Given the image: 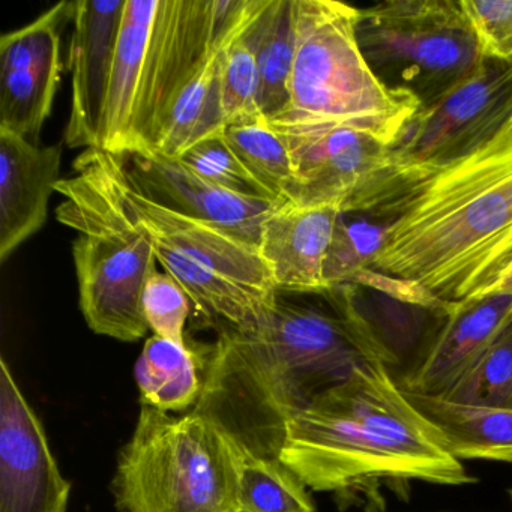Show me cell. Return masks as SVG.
Returning <instances> with one entry per match:
<instances>
[{
  "label": "cell",
  "mask_w": 512,
  "mask_h": 512,
  "mask_svg": "<svg viewBox=\"0 0 512 512\" xmlns=\"http://www.w3.org/2000/svg\"><path fill=\"white\" fill-rule=\"evenodd\" d=\"M355 289L278 292L259 323L224 328L191 410L220 428L239 455L280 460L284 427L295 413L359 368L395 362Z\"/></svg>",
  "instance_id": "1"
},
{
  "label": "cell",
  "mask_w": 512,
  "mask_h": 512,
  "mask_svg": "<svg viewBox=\"0 0 512 512\" xmlns=\"http://www.w3.org/2000/svg\"><path fill=\"white\" fill-rule=\"evenodd\" d=\"M356 211L385 227L368 271L412 287L424 310L505 290L512 277V140L439 167L395 169Z\"/></svg>",
  "instance_id": "2"
},
{
  "label": "cell",
  "mask_w": 512,
  "mask_h": 512,
  "mask_svg": "<svg viewBox=\"0 0 512 512\" xmlns=\"http://www.w3.org/2000/svg\"><path fill=\"white\" fill-rule=\"evenodd\" d=\"M280 460L311 490L368 512L385 511L388 493L409 499L415 482H478L386 364L359 368L295 413L284 427Z\"/></svg>",
  "instance_id": "3"
},
{
  "label": "cell",
  "mask_w": 512,
  "mask_h": 512,
  "mask_svg": "<svg viewBox=\"0 0 512 512\" xmlns=\"http://www.w3.org/2000/svg\"><path fill=\"white\" fill-rule=\"evenodd\" d=\"M56 193L64 197L56 218L77 232L73 257L86 323L98 335L140 340L149 331L143 290L158 260L148 233L110 184L101 149L82 152L74 175L61 179Z\"/></svg>",
  "instance_id": "4"
},
{
  "label": "cell",
  "mask_w": 512,
  "mask_h": 512,
  "mask_svg": "<svg viewBox=\"0 0 512 512\" xmlns=\"http://www.w3.org/2000/svg\"><path fill=\"white\" fill-rule=\"evenodd\" d=\"M101 158L119 199L148 233L158 263L203 317L248 329L269 313L278 290L259 248L149 196L131 178L122 155L101 149Z\"/></svg>",
  "instance_id": "5"
},
{
  "label": "cell",
  "mask_w": 512,
  "mask_h": 512,
  "mask_svg": "<svg viewBox=\"0 0 512 512\" xmlns=\"http://www.w3.org/2000/svg\"><path fill=\"white\" fill-rule=\"evenodd\" d=\"M358 17L335 0H293L289 106L277 116L353 128L392 146L421 107L377 79L359 47Z\"/></svg>",
  "instance_id": "6"
},
{
  "label": "cell",
  "mask_w": 512,
  "mask_h": 512,
  "mask_svg": "<svg viewBox=\"0 0 512 512\" xmlns=\"http://www.w3.org/2000/svg\"><path fill=\"white\" fill-rule=\"evenodd\" d=\"M238 452L220 428L142 404L112 482L119 512H238Z\"/></svg>",
  "instance_id": "7"
},
{
  "label": "cell",
  "mask_w": 512,
  "mask_h": 512,
  "mask_svg": "<svg viewBox=\"0 0 512 512\" xmlns=\"http://www.w3.org/2000/svg\"><path fill=\"white\" fill-rule=\"evenodd\" d=\"M356 37L377 79L421 110L436 106L487 61L460 0L373 5L359 10Z\"/></svg>",
  "instance_id": "8"
},
{
  "label": "cell",
  "mask_w": 512,
  "mask_h": 512,
  "mask_svg": "<svg viewBox=\"0 0 512 512\" xmlns=\"http://www.w3.org/2000/svg\"><path fill=\"white\" fill-rule=\"evenodd\" d=\"M265 5L266 0H158L128 154L151 148L179 92L247 31Z\"/></svg>",
  "instance_id": "9"
},
{
  "label": "cell",
  "mask_w": 512,
  "mask_h": 512,
  "mask_svg": "<svg viewBox=\"0 0 512 512\" xmlns=\"http://www.w3.org/2000/svg\"><path fill=\"white\" fill-rule=\"evenodd\" d=\"M268 121L289 149L295 178L286 202L292 205L352 211L395 166L391 146L371 134L289 116Z\"/></svg>",
  "instance_id": "10"
},
{
  "label": "cell",
  "mask_w": 512,
  "mask_h": 512,
  "mask_svg": "<svg viewBox=\"0 0 512 512\" xmlns=\"http://www.w3.org/2000/svg\"><path fill=\"white\" fill-rule=\"evenodd\" d=\"M512 121V65L487 59L436 106L421 110L391 146L398 169L439 167L493 142Z\"/></svg>",
  "instance_id": "11"
},
{
  "label": "cell",
  "mask_w": 512,
  "mask_h": 512,
  "mask_svg": "<svg viewBox=\"0 0 512 512\" xmlns=\"http://www.w3.org/2000/svg\"><path fill=\"white\" fill-rule=\"evenodd\" d=\"M73 2H59L0 40V128L38 143L62 82V29Z\"/></svg>",
  "instance_id": "12"
},
{
  "label": "cell",
  "mask_w": 512,
  "mask_h": 512,
  "mask_svg": "<svg viewBox=\"0 0 512 512\" xmlns=\"http://www.w3.org/2000/svg\"><path fill=\"white\" fill-rule=\"evenodd\" d=\"M70 493L40 418L0 359V512H67Z\"/></svg>",
  "instance_id": "13"
},
{
  "label": "cell",
  "mask_w": 512,
  "mask_h": 512,
  "mask_svg": "<svg viewBox=\"0 0 512 512\" xmlns=\"http://www.w3.org/2000/svg\"><path fill=\"white\" fill-rule=\"evenodd\" d=\"M122 157L131 178L149 196L257 248L263 223L284 203L230 193L191 172L178 158L167 157L155 149L146 148Z\"/></svg>",
  "instance_id": "14"
},
{
  "label": "cell",
  "mask_w": 512,
  "mask_h": 512,
  "mask_svg": "<svg viewBox=\"0 0 512 512\" xmlns=\"http://www.w3.org/2000/svg\"><path fill=\"white\" fill-rule=\"evenodd\" d=\"M415 367L404 376L407 394L443 398L478 362L512 320V289L449 302Z\"/></svg>",
  "instance_id": "15"
},
{
  "label": "cell",
  "mask_w": 512,
  "mask_h": 512,
  "mask_svg": "<svg viewBox=\"0 0 512 512\" xmlns=\"http://www.w3.org/2000/svg\"><path fill=\"white\" fill-rule=\"evenodd\" d=\"M127 0L73 2V35L68 67L71 74L68 148H98L101 118Z\"/></svg>",
  "instance_id": "16"
},
{
  "label": "cell",
  "mask_w": 512,
  "mask_h": 512,
  "mask_svg": "<svg viewBox=\"0 0 512 512\" xmlns=\"http://www.w3.org/2000/svg\"><path fill=\"white\" fill-rule=\"evenodd\" d=\"M61 164V146H41L0 128V262L43 229Z\"/></svg>",
  "instance_id": "17"
},
{
  "label": "cell",
  "mask_w": 512,
  "mask_h": 512,
  "mask_svg": "<svg viewBox=\"0 0 512 512\" xmlns=\"http://www.w3.org/2000/svg\"><path fill=\"white\" fill-rule=\"evenodd\" d=\"M338 214L329 206L302 208L284 202L266 218L259 253L278 292L329 290L325 262Z\"/></svg>",
  "instance_id": "18"
},
{
  "label": "cell",
  "mask_w": 512,
  "mask_h": 512,
  "mask_svg": "<svg viewBox=\"0 0 512 512\" xmlns=\"http://www.w3.org/2000/svg\"><path fill=\"white\" fill-rule=\"evenodd\" d=\"M158 0H127L110 73L98 148L127 155Z\"/></svg>",
  "instance_id": "19"
},
{
  "label": "cell",
  "mask_w": 512,
  "mask_h": 512,
  "mask_svg": "<svg viewBox=\"0 0 512 512\" xmlns=\"http://www.w3.org/2000/svg\"><path fill=\"white\" fill-rule=\"evenodd\" d=\"M407 397L442 431L458 460L512 464V409L466 406L416 394Z\"/></svg>",
  "instance_id": "20"
},
{
  "label": "cell",
  "mask_w": 512,
  "mask_h": 512,
  "mask_svg": "<svg viewBox=\"0 0 512 512\" xmlns=\"http://www.w3.org/2000/svg\"><path fill=\"white\" fill-rule=\"evenodd\" d=\"M206 62L173 101L151 149L170 158H181L203 140L226 130L221 106V58Z\"/></svg>",
  "instance_id": "21"
},
{
  "label": "cell",
  "mask_w": 512,
  "mask_h": 512,
  "mask_svg": "<svg viewBox=\"0 0 512 512\" xmlns=\"http://www.w3.org/2000/svg\"><path fill=\"white\" fill-rule=\"evenodd\" d=\"M206 362L188 346L149 338L137 359L140 400L161 412H184L199 403Z\"/></svg>",
  "instance_id": "22"
},
{
  "label": "cell",
  "mask_w": 512,
  "mask_h": 512,
  "mask_svg": "<svg viewBox=\"0 0 512 512\" xmlns=\"http://www.w3.org/2000/svg\"><path fill=\"white\" fill-rule=\"evenodd\" d=\"M260 76V109L266 118L289 106V82L295 58L293 0H266L244 32Z\"/></svg>",
  "instance_id": "23"
},
{
  "label": "cell",
  "mask_w": 512,
  "mask_h": 512,
  "mask_svg": "<svg viewBox=\"0 0 512 512\" xmlns=\"http://www.w3.org/2000/svg\"><path fill=\"white\" fill-rule=\"evenodd\" d=\"M238 458V511L317 512L307 485L283 461Z\"/></svg>",
  "instance_id": "24"
},
{
  "label": "cell",
  "mask_w": 512,
  "mask_h": 512,
  "mask_svg": "<svg viewBox=\"0 0 512 512\" xmlns=\"http://www.w3.org/2000/svg\"><path fill=\"white\" fill-rule=\"evenodd\" d=\"M227 145L247 167L248 172L275 200L286 202L293 184V166L289 149L268 118L250 119L227 125L223 133Z\"/></svg>",
  "instance_id": "25"
},
{
  "label": "cell",
  "mask_w": 512,
  "mask_h": 512,
  "mask_svg": "<svg viewBox=\"0 0 512 512\" xmlns=\"http://www.w3.org/2000/svg\"><path fill=\"white\" fill-rule=\"evenodd\" d=\"M385 227L367 211L338 214L334 235L325 262V281L329 289L355 286L368 271L382 245Z\"/></svg>",
  "instance_id": "26"
},
{
  "label": "cell",
  "mask_w": 512,
  "mask_h": 512,
  "mask_svg": "<svg viewBox=\"0 0 512 512\" xmlns=\"http://www.w3.org/2000/svg\"><path fill=\"white\" fill-rule=\"evenodd\" d=\"M443 400L512 409V320Z\"/></svg>",
  "instance_id": "27"
},
{
  "label": "cell",
  "mask_w": 512,
  "mask_h": 512,
  "mask_svg": "<svg viewBox=\"0 0 512 512\" xmlns=\"http://www.w3.org/2000/svg\"><path fill=\"white\" fill-rule=\"evenodd\" d=\"M221 106L227 125L262 118L256 58L244 40L233 41L221 58Z\"/></svg>",
  "instance_id": "28"
},
{
  "label": "cell",
  "mask_w": 512,
  "mask_h": 512,
  "mask_svg": "<svg viewBox=\"0 0 512 512\" xmlns=\"http://www.w3.org/2000/svg\"><path fill=\"white\" fill-rule=\"evenodd\" d=\"M178 160H181L182 164L200 178L230 193L253 197V199H272L268 191L256 181L247 167L236 157L235 152L227 145L223 134L197 143Z\"/></svg>",
  "instance_id": "29"
},
{
  "label": "cell",
  "mask_w": 512,
  "mask_h": 512,
  "mask_svg": "<svg viewBox=\"0 0 512 512\" xmlns=\"http://www.w3.org/2000/svg\"><path fill=\"white\" fill-rule=\"evenodd\" d=\"M190 298L181 284L166 271H157L143 290L142 307L154 335L179 346L185 343V323L190 316Z\"/></svg>",
  "instance_id": "30"
},
{
  "label": "cell",
  "mask_w": 512,
  "mask_h": 512,
  "mask_svg": "<svg viewBox=\"0 0 512 512\" xmlns=\"http://www.w3.org/2000/svg\"><path fill=\"white\" fill-rule=\"evenodd\" d=\"M485 59L512 65V0H460Z\"/></svg>",
  "instance_id": "31"
},
{
  "label": "cell",
  "mask_w": 512,
  "mask_h": 512,
  "mask_svg": "<svg viewBox=\"0 0 512 512\" xmlns=\"http://www.w3.org/2000/svg\"><path fill=\"white\" fill-rule=\"evenodd\" d=\"M494 140H512V121L503 128L502 133Z\"/></svg>",
  "instance_id": "32"
},
{
  "label": "cell",
  "mask_w": 512,
  "mask_h": 512,
  "mask_svg": "<svg viewBox=\"0 0 512 512\" xmlns=\"http://www.w3.org/2000/svg\"><path fill=\"white\" fill-rule=\"evenodd\" d=\"M506 289H512V277L511 280H509L508 286H506Z\"/></svg>",
  "instance_id": "33"
},
{
  "label": "cell",
  "mask_w": 512,
  "mask_h": 512,
  "mask_svg": "<svg viewBox=\"0 0 512 512\" xmlns=\"http://www.w3.org/2000/svg\"><path fill=\"white\" fill-rule=\"evenodd\" d=\"M509 499H511V505H512V488L509 490Z\"/></svg>",
  "instance_id": "34"
},
{
  "label": "cell",
  "mask_w": 512,
  "mask_h": 512,
  "mask_svg": "<svg viewBox=\"0 0 512 512\" xmlns=\"http://www.w3.org/2000/svg\"><path fill=\"white\" fill-rule=\"evenodd\" d=\"M238 512H241V511H238Z\"/></svg>",
  "instance_id": "35"
}]
</instances>
